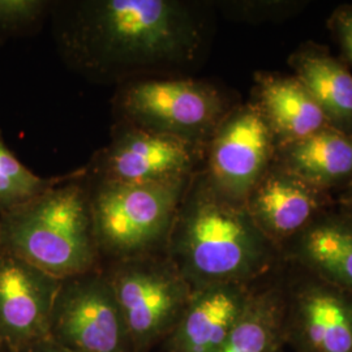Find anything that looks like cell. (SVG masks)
<instances>
[{
  "label": "cell",
  "mask_w": 352,
  "mask_h": 352,
  "mask_svg": "<svg viewBox=\"0 0 352 352\" xmlns=\"http://www.w3.org/2000/svg\"><path fill=\"white\" fill-rule=\"evenodd\" d=\"M51 11L64 62L97 82L183 76L204 47V19L186 1L80 0Z\"/></svg>",
  "instance_id": "6da1fadb"
},
{
  "label": "cell",
  "mask_w": 352,
  "mask_h": 352,
  "mask_svg": "<svg viewBox=\"0 0 352 352\" xmlns=\"http://www.w3.org/2000/svg\"><path fill=\"white\" fill-rule=\"evenodd\" d=\"M49 340L71 352H136L102 267L60 280Z\"/></svg>",
  "instance_id": "52a82bcc"
},
{
  "label": "cell",
  "mask_w": 352,
  "mask_h": 352,
  "mask_svg": "<svg viewBox=\"0 0 352 352\" xmlns=\"http://www.w3.org/2000/svg\"><path fill=\"white\" fill-rule=\"evenodd\" d=\"M113 287L136 352L162 346L176 327L192 287L166 253L101 266Z\"/></svg>",
  "instance_id": "8992f818"
},
{
  "label": "cell",
  "mask_w": 352,
  "mask_h": 352,
  "mask_svg": "<svg viewBox=\"0 0 352 352\" xmlns=\"http://www.w3.org/2000/svg\"><path fill=\"white\" fill-rule=\"evenodd\" d=\"M289 65L312 96L327 123L352 135V72L327 46L307 41L289 56Z\"/></svg>",
  "instance_id": "2e32d148"
},
{
  "label": "cell",
  "mask_w": 352,
  "mask_h": 352,
  "mask_svg": "<svg viewBox=\"0 0 352 352\" xmlns=\"http://www.w3.org/2000/svg\"><path fill=\"white\" fill-rule=\"evenodd\" d=\"M248 101L264 118L278 146L330 128L312 96L292 74L256 72Z\"/></svg>",
  "instance_id": "5bb4252c"
},
{
  "label": "cell",
  "mask_w": 352,
  "mask_h": 352,
  "mask_svg": "<svg viewBox=\"0 0 352 352\" xmlns=\"http://www.w3.org/2000/svg\"><path fill=\"white\" fill-rule=\"evenodd\" d=\"M283 265L260 280L239 321L218 352H282L285 338Z\"/></svg>",
  "instance_id": "ac0fdd59"
},
{
  "label": "cell",
  "mask_w": 352,
  "mask_h": 352,
  "mask_svg": "<svg viewBox=\"0 0 352 352\" xmlns=\"http://www.w3.org/2000/svg\"><path fill=\"white\" fill-rule=\"evenodd\" d=\"M277 141L252 102L236 103L215 128L202 171L227 199L243 204L274 164Z\"/></svg>",
  "instance_id": "9c48e42d"
},
{
  "label": "cell",
  "mask_w": 352,
  "mask_h": 352,
  "mask_svg": "<svg viewBox=\"0 0 352 352\" xmlns=\"http://www.w3.org/2000/svg\"><path fill=\"white\" fill-rule=\"evenodd\" d=\"M192 176L138 184L87 177L102 265L166 253Z\"/></svg>",
  "instance_id": "277c9868"
},
{
  "label": "cell",
  "mask_w": 352,
  "mask_h": 352,
  "mask_svg": "<svg viewBox=\"0 0 352 352\" xmlns=\"http://www.w3.org/2000/svg\"><path fill=\"white\" fill-rule=\"evenodd\" d=\"M257 283H214L192 289L176 327L162 344L164 352L219 351Z\"/></svg>",
  "instance_id": "4fadbf2b"
},
{
  "label": "cell",
  "mask_w": 352,
  "mask_h": 352,
  "mask_svg": "<svg viewBox=\"0 0 352 352\" xmlns=\"http://www.w3.org/2000/svg\"><path fill=\"white\" fill-rule=\"evenodd\" d=\"M282 258L352 295V217L337 208L322 214L289 241Z\"/></svg>",
  "instance_id": "9a60e30c"
},
{
  "label": "cell",
  "mask_w": 352,
  "mask_h": 352,
  "mask_svg": "<svg viewBox=\"0 0 352 352\" xmlns=\"http://www.w3.org/2000/svg\"><path fill=\"white\" fill-rule=\"evenodd\" d=\"M205 151L184 141L115 122L110 142L97 151L87 177L113 183H154L188 177L201 170Z\"/></svg>",
  "instance_id": "30bf717a"
},
{
  "label": "cell",
  "mask_w": 352,
  "mask_h": 352,
  "mask_svg": "<svg viewBox=\"0 0 352 352\" xmlns=\"http://www.w3.org/2000/svg\"><path fill=\"white\" fill-rule=\"evenodd\" d=\"M276 162L308 184L337 196L352 184V135L330 126L278 146Z\"/></svg>",
  "instance_id": "e0dca14e"
},
{
  "label": "cell",
  "mask_w": 352,
  "mask_h": 352,
  "mask_svg": "<svg viewBox=\"0 0 352 352\" xmlns=\"http://www.w3.org/2000/svg\"><path fill=\"white\" fill-rule=\"evenodd\" d=\"M60 280L0 247V340L10 352L49 338Z\"/></svg>",
  "instance_id": "8fae6325"
},
{
  "label": "cell",
  "mask_w": 352,
  "mask_h": 352,
  "mask_svg": "<svg viewBox=\"0 0 352 352\" xmlns=\"http://www.w3.org/2000/svg\"><path fill=\"white\" fill-rule=\"evenodd\" d=\"M0 352H10V350L7 349V346L3 343L1 340H0Z\"/></svg>",
  "instance_id": "d4e9b609"
},
{
  "label": "cell",
  "mask_w": 352,
  "mask_h": 352,
  "mask_svg": "<svg viewBox=\"0 0 352 352\" xmlns=\"http://www.w3.org/2000/svg\"><path fill=\"white\" fill-rule=\"evenodd\" d=\"M327 28L340 46L342 60L352 67V4H340L327 20Z\"/></svg>",
  "instance_id": "7402d4cb"
},
{
  "label": "cell",
  "mask_w": 352,
  "mask_h": 352,
  "mask_svg": "<svg viewBox=\"0 0 352 352\" xmlns=\"http://www.w3.org/2000/svg\"><path fill=\"white\" fill-rule=\"evenodd\" d=\"M336 196L274 164L252 189L244 206L256 226L282 253L317 218L336 208Z\"/></svg>",
  "instance_id": "7c38bea8"
},
{
  "label": "cell",
  "mask_w": 352,
  "mask_h": 352,
  "mask_svg": "<svg viewBox=\"0 0 352 352\" xmlns=\"http://www.w3.org/2000/svg\"><path fill=\"white\" fill-rule=\"evenodd\" d=\"M69 176L71 173L56 177L34 174L13 154L0 132V215L21 206Z\"/></svg>",
  "instance_id": "d6986e66"
},
{
  "label": "cell",
  "mask_w": 352,
  "mask_h": 352,
  "mask_svg": "<svg viewBox=\"0 0 352 352\" xmlns=\"http://www.w3.org/2000/svg\"><path fill=\"white\" fill-rule=\"evenodd\" d=\"M336 208L340 213L352 217V184L336 196Z\"/></svg>",
  "instance_id": "603a6c76"
},
{
  "label": "cell",
  "mask_w": 352,
  "mask_h": 352,
  "mask_svg": "<svg viewBox=\"0 0 352 352\" xmlns=\"http://www.w3.org/2000/svg\"><path fill=\"white\" fill-rule=\"evenodd\" d=\"M282 352H287V351H286V350H283V351H282Z\"/></svg>",
  "instance_id": "484cf974"
},
{
  "label": "cell",
  "mask_w": 352,
  "mask_h": 352,
  "mask_svg": "<svg viewBox=\"0 0 352 352\" xmlns=\"http://www.w3.org/2000/svg\"><path fill=\"white\" fill-rule=\"evenodd\" d=\"M23 352H71L68 351V350H65L63 347H60V346H58L56 343H54V342H51L49 338L47 340H42V342H39V343H36V344H33L32 347H29V349H26L25 351Z\"/></svg>",
  "instance_id": "cb8c5ba5"
},
{
  "label": "cell",
  "mask_w": 352,
  "mask_h": 352,
  "mask_svg": "<svg viewBox=\"0 0 352 352\" xmlns=\"http://www.w3.org/2000/svg\"><path fill=\"white\" fill-rule=\"evenodd\" d=\"M45 0H0V37L24 34L37 26L51 11Z\"/></svg>",
  "instance_id": "ffe728a7"
},
{
  "label": "cell",
  "mask_w": 352,
  "mask_h": 352,
  "mask_svg": "<svg viewBox=\"0 0 352 352\" xmlns=\"http://www.w3.org/2000/svg\"><path fill=\"white\" fill-rule=\"evenodd\" d=\"M307 7L305 1L270 0V1H236L223 7L230 16L250 23H278L296 16Z\"/></svg>",
  "instance_id": "44dd1931"
},
{
  "label": "cell",
  "mask_w": 352,
  "mask_h": 352,
  "mask_svg": "<svg viewBox=\"0 0 352 352\" xmlns=\"http://www.w3.org/2000/svg\"><path fill=\"white\" fill-rule=\"evenodd\" d=\"M236 103L209 81L166 76L119 85L113 110L116 122L174 138L205 151L215 128Z\"/></svg>",
  "instance_id": "5b68a950"
},
{
  "label": "cell",
  "mask_w": 352,
  "mask_h": 352,
  "mask_svg": "<svg viewBox=\"0 0 352 352\" xmlns=\"http://www.w3.org/2000/svg\"><path fill=\"white\" fill-rule=\"evenodd\" d=\"M166 254L192 289L214 283L254 285L283 265L282 253L245 206L199 170L179 205Z\"/></svg>",
  "instance_id": "7a4b0ae2"
},
{
  "label": "cell",
  "mask_w": 352,
  "mask_h": 352,
  "mask_svg": "<svg viewBox=\"0 0 352 352\" xmlns=\"http://www.w3.org/2000/svg\"><path fill=\"white\" fill-rule=\"evenodd\" d=\"M286 351L352 352V295L283 261Z\"/></svg>",
  "instance_id": "ba28073f"
},
{
  "label": "cell",
  "mask_w": 352,
  "mask_h": 352,
  "mask_svg": "<svg viewBox=\"0 0 352 352\" xmlns=\"http://www.w3.org/2000/svg\"><path fill=\"white\" fill-rule=\"evenodd\" d=\"M0 247L58 279L100 269L85 167L0 215Z\"/></svg>",
  "instance_id": "3957f363"
}]
</instances>
